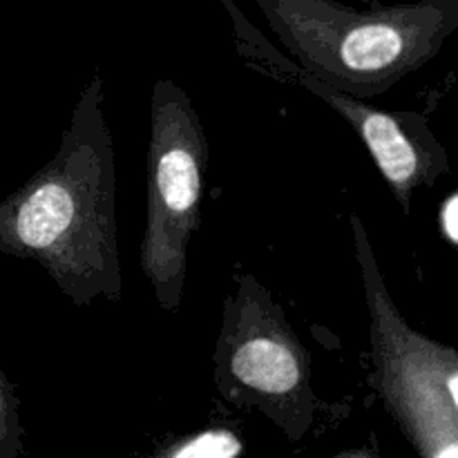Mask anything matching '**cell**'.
<instances>
[{
	"instance_id": "cell-6",
	"label": "cell",
	"mask_w": 458,
	"mask_h": 458,
	"mask_svg": "<svg viewBox=\"0 0 458 458\" xmlns=\"http://www.w3.org/2000/svg\"><path fill=\"white\" fill-rule=\"evenodd\" d=\"M416 344L458 420V349L437 343L420 331H416Z\"/></svg>"
},
{
	"instance_id": "cell-7",
	"label": "cell",
	"mask_w": 458,
	"mask_h": 458,
	"mask_svg": "<svg viewBox=\"0 0 458 458\" xmlns=\"http://www.w3.org/2000/svg\"><path fill=\"white\" fill-rule=\"evenodd\" d=\"M242 452V443L235 434L224 432H204L179 447L173 458H237Z\"/></svg>"
},
{
	"instance_id": "cell-10",
	"label": "cell",
	"mask_w": 458,
	"mask_h": 458,
	"mask_svg": "<svg viewBox=\"0 0 458 458\" xmlns=\"http://www.w3.org/2000/svg\"><path fill=\"white\" fill-rule=\"evenodd\" d=\"M432 458H458V438H450V441L441 443Z\"/></svg>"
},
{
	"instance_id": "cell-2",
	"label": "cell",
	"mask_w": 458,
	"mask_h": 458,
	"mask_svg": "<svg viewBox=\"0 0 458 458\" xmlns=\"http://www.w3.org/2000/svg\"><path fill=\"white\" fill-rule=\"evenodd\" d=\"M307 74L365 98L387 92L441 52L458 27V0L353 9L335 0H255Z\"/></svg>"
},
{
	"instance_id": "cell-8",
	"label": "cell",
	"mask_w": 458,
	"mask_h": 458,
	"mask_svg": "<svg viewBox=\"0 0 458 458\" xmlns=\"http://www.w3.org/2000/svg\"><path fill=\"white\" fill-rule=\"evenodd\" d=\"M443 228L450 235V240H454L458 244V195L452 197L445 208H443Z\"/></svg>"
},
{
	"instance_id": "cell-1",
	"label": "cell",
	"mask_w": 458,
	"mask_h": 458,
	"mask_svg": "<svg viewBox=\"0 0 458 458\" xmlns=\"http://www.w3.org/2000/svg\"><path fill=\"white\" fill-rule=\"evenodd\" d=\"M0 253L38 264L76 307L123 295L116 157L98 70L76 98L56 155L0 199Z\"/></svg>"
},
{
	"instance_id": "cell-5",
	"label": "cell",
	"mask_w": 458,
	"mask_h": 458,
	"mask_svg": "<svg viewBox=\"0 0 458 458\" xmlns=\"http://www.w3.org/2000/svg\"><path fill=\"white\" fill-rule=\"evenodd\" d=\"M224 302L213 362L217 383L264 403L302 401L311 356L291 329L271 291L250 273L235 276Z\"/></svg>"
},
{
	"instance_id": "cell-4",
	"label": "cell",
	"mask_w": 458,
	"mask_h": 458,
	"mask_svg": "<svg viewBox=\"0 0 458 458\" xmlns=\"http://www.w3.org/2000/svg\"><path fill=\"white\" fill-rule=\"evenodd\" d=\"M222 3L233 18L237 52L249 61V65L276 81L300 85L313 97L322 98L331 110L338 112L365 143L398 204L403 206L405 213H410L411 195L420 186L432 183L445 165V155L432 141L428 130L419 121H411V116L394 114V112L367 106L362 98L340 92V89L318 81L316 76L307 74L293 58L277 52L250 25V21H246L244 13L237 9L233 0H222Z\"/></svg>"
},
{
	"instance_id": "cell-9",
	"label": "cell",
	"mask_w": 458,
	"mask_h": 458,
	"mask_svg": "<svg viewBox=\"0 0 458 458\" xmlns=\"http://www.w3.org/2000/svg\"><path fill=\"white\" fill-rule=\"evenodd\" d=\"M12 387H9L7 378L0 371V434H3V425L12 419Z\"/></svg>"
},
{
	"instance_id": "cell-3",
	"label": "cell",
	"mask_w": 458,
	"mask_h": 458,
	"mask_svg": "<svg viewBox=\"0 0 458 458\" xmlns=\"http://www.w3.org/2000/svg\"><path fill=\"white\" fill-rule=\"evenodd\" d=\"M210 150L204 125L186 89L157 79L150 98L146 228L139 242V267L170 316L182 309L188 249L199 226L201 195Z\"/></svg>"
}]
</instances>
